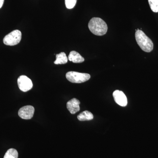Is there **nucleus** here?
Wrapping results in <instances>:
<instances>
[{
    "instance_id": "6e6552de",
    "label": "nucleus",
    "mask_w": 158,
    "mask_h": 158,
    "mask_svg": "<svg viewBox=\"0 0 158 158\" xmlns=\"http://www.w3.org/2000/svg\"><path fill=\"white\" fill-rule=\"evenodd\" d=\"M80 102L75 98L72 99L67 102L66 106L67 109L71 114H75L80 110Z\"/></svg>"
},
{
    "instance_id": "20e7f679",
    "label": "nucleus",
    "mask_w": 158,
    "mask_h": 158,
    "mask_svg": "<svg viewBox=\"0 0 158 158\" xmlns=\"http://www.w3.org/2000/svg\"><path fill=\"white\" fill-rule=\"evenodd\" d=\"M22 38V33L19 30H15L6 35L3 39L4 44L6 45L14 46L18 44Z\"/></svg>"
},
{
    "instance_id": "ddd939ff",
    "label": "nucleus",
    "mask_w": 158,
    "mask_h": 158,
    "mask_svg": "<svg viewBox=\"0 0 158 158\" xmlns=\"http://www.w3.org/2000/svg\"><path fill=\"white\" fill-rule=\"evenodd\" d=\"M151 9L153 12H158V0H148Z\"/></svg>"
},
{
    "instance_id": "1a4fd4ad",
    "label": "nucleus",
    "mask_w": 158,
    "mask_h": 158,
    "mask_svg": "<svg viewBox=\"0 0 158 158\" xmlns=\"http://www.w3.org/2000/svg\"><path fill=\"white\" fill-rule=\"evenodd\" d=\"M68 59L71 62L76 63H81L85 61V59L78 52L74 51L70 52Z\"/></svg>"
},
{
    "instance_id": "f257e3e1",
    "label": "nucleus",
    "mask_w": 158,
    "mask_h": 158,
    "mask_svg": "<svg viewBox=\"0 0 158 158\" xmlns=\"http://www.w3.org/2000/svg\"><path fill=\"white\" fill-rule=\"evenodd\" d=\"M88 28L91 33L97 36H103L106 34L108 27L103 20L100 18L91 19L88 23Z\"/></svg>"
},
{
    "instance_id": "2eb2a0df",
    "label": "nucleus",
    "mask_w": 158,
    "mask_h": 158,
    "mask_svg": "<svg viewBox=\"0 0 158 158\" xmlns=\"http://www.w3.org/2000/svg\"><path fill=\"white\" fill-rule=\"evenodd\" d=\"M4 0H0V9L2 7L3 4H4Z\"/></svg>"
},
{
    "instance_id": "39448f33",
    "label": "nucleus",
    "mask_w": 158,
    "mask_h": 158,
    "mask_svg": "<svg viewBox=\"0 0 158 158\" xmlns=\"http://www.w3.org/2000/svg\"><path fill=\"white\" fill-rule=\"evenodd\" d=\"M18 85L20 90L27 92L31 90L33 87V83L31 79L26 76H20L18 79Z\"/></svg>"
},
{
    "instance_id": "f03ea898",
    "label": "nucleus",
    "mask_w": 158,
    "mask_h": 158,
    "mask_svg": "<svg viewBox=\"0 0 158 158\" xmlns=\"http://www.w3.org/2000/svg\"><path fill=\"white\" fill-rule=\"evenodd\" d=\"M135 39L141 49L146 52H150L153 49L152 40L144 32L138 29L136 31Z\"/></svg>"
},
{
    "instance_id": "9d476101",
    "label": "nucleus",
    "mask_w": 158,
    "mask_h": 158,
    "mask_svg": "<svg viewBox=\"0 0 158 158\" xmlns=\"http://www.w3.org/2000/svg\"><path fill=\"white\" fill-rule=\"evenodd\" d=\"M56 59L54 63L56 65L65 64L68 62V58L66 56V54L63 52L56 55Z\"/></svg>"
},
{
    "instance_id": "4468645a",
    "label": "nucleus",
    "mask_w": 158,
    "mask_h": 158,
    "mask_svg": "<svg viewBox=\"0 0 158 158\" xmlns=\"http://www.w3.org/2000/svg\"><path fill=\"white\" fill-rule=\"evenodd\" d=\"M77 0H65V4L68 9H72L75 6Z\"/></svg>"
},
{
    "instance_id": "0eeeda50",
    "label": "nucleus",
    "mask_w": 158,
    "mask_h": 158,
    "mask_svg": "<svg viewBox=\"0 0 158 158\" xmlns=\"http://www.w3.org/2000/svg\"><path fill=\"white\" fill-rule=\"evenodd\" d=\"M113 97L115 102L120 106L125 107L127 104V99L123 91L116 90L113 93Z\"/></svg>"
},
{
    "instance_id": "9b49d317",
    "label": "nucleus",
    "mask_w": 158,
    "mask_h": 158,
    "mask_svg": "<svg viewBox=\"0 0 158 158\" xmlns=\"http://www.w3.org/2000/svg\"><path fill=\"white\" fill-rule=\"evenodd\" d=\"M94 118L93 114L88 111L82 112L77 116L78 119L80 121H88L92 120Z\"/></svg>"
},
{
    "instance_id": "f8f14e48",
    "label": "nucleus",
    "mask_w": 158,
    "mask_h": 158,
    "mask_svg": "<svg viewBox=\"0 0 158 158\" xmlns=\"http://www.w3.org/2000/svg\"><path fill=\"white\" fill-rule=\"evenodd\" d=\"M18 153L16 149L10 148L7 151L4 158H18Z\"/></svg>"
},
{
    "instance_id": "7ed1b4c3",
    "label": "nucleus",
    "mask_w": 158,
    "mask_h": 158,
    "mask_svg": "<svg viewBox=\"0 0 158 158\" xmlns=\"http://www.w3.org/2000/svg\"><path fill=\"white\" fill-rule=\"evenodd\" d=\"M66 77L69 81L72 83L79 84L88 81L90 79V76L88 73L70 71L66 73Z\"/></svg>"
},
{
    "instance_id": "423d86ee",
    "label": "nucleus",
    "mask_w": 158,
    "mask_h": 158,
    "mask_svg": "<svg viewBox=\"0 0 158 158\" xmlns=\"http://www.w3.org/2000/svg\"><path fill=\"white\" fill-rule=\"evenodd\" d=\"M34 108L32 106H25L19 109L18 115L20 117L23 119H31L34 116Z\"/></svg>"
}]
</instances>
